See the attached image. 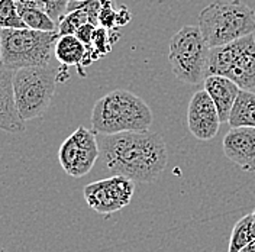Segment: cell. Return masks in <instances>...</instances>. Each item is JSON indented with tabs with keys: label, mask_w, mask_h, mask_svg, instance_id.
<instances>
[{
	"label": "cell",
	"mask_w": 255,
	"mask_h": 252,
	"mask_svg": "<svg viewBox=\"0 0 255 252\" xmlns=\"http://www.w3.org/2000/svg\"><path fill=\"white\" fill-rule=\"evenodd\" d=\"M97 139L103 168L112 175L152 183L167 167V145L159 133L149 129L100 135Z\"/></svg>",
	"instance_id": "1"
},
{
	"label": "cell",
	"mask_w": 255,
	"mask_h": 252,
	"mask_svg": "<svg viewBox=\"0 0 255 252\" xmlns=\"http://www.w3.org/2000/svg\"><path fill=\"white\" fill-rule=\"evenodd\" d=\"M151 108L139 96L118 89L100 97L92 112V129L97 135L146 130L152 125Z\"/></svg>",
	"instance_id": "2"
},
{
	"label": "cell",
	"mask_w": 255,
	"mask_h": 252,
	"mask_svg": "<svg viewBox=\"0 0 255 252\" xmlns=\"http://www.w3.org/2000/svg\"><path fill=\"white\" fill-rule=\"evenodd\" d=\"M200 32L210 48L255 32V12L242 0H216L199 13Z\"/></svg>",
	"instance_id": "3"
},
{
	"label": "cell",
	"mask_w": 255,
	"mask_h": 252,
	"mask_svg": "<svg viewBox=\"0 0 255 252\" xmlns=\"http://www.w3.org/2000/svg\"><path fill=\"white\" fill-rule=\"evenodd\" d=\"M60 65L25 67L13 71V96L16 109L26 122L44 116L49 109L60 81Z\"/></svg>",
	"instance_id": "4"
},
{
	"label": "cell",
	"mask_w": 255,
	"mask_h": 252,
	"mask_svg": "<svg viewBox=\"0 0 255 252\" xmlns=\"http://www.w3.org/2000/svg\"><path fill=\"white\" fill-rule=\"evenodd\" d=\"M58 31H36L31 28L0 29L3 67L16 71L25 67L51 64Z\"/></svg>",
	"instance_id": "5"
},
{
	"label": "cell",
	"mask_w": 255,
	"mask_h": 252,
	"mask_svg": "<svg viewBox=\"0 0 255 252\" xmlns=\"http://www.w3.org/2000/svg\"><path fill=\"white\" fill-rule=\"evenodd\" d=\"M168 48V63L175 79L186 84L205 81L210 47L199 26H183L173 35Z\"/></svg>",
	"instance_id": "6"
},
{
	"label": "cell",
	"mask_w": 255,
	"mask_h": 252,
	"mask_svg": "<svg viewBox=\"0 0 255 252\" xmlns=\"http://www.w3.org/2000/svg\"><path fill=\"white\" fill-rule=\"evenodd\" d=\"M207 76H225L239 89L255 90V36H242L229 44L210 48ZM206 76V77H207Z\"/></svg>",
	"instance_id": "7"
},
{
	"label": "cell",
	"mask_w": 255,
	"mask_h": 252,
	"mask_svg": "<svg viewBox=\"0 0 255 252\" xmlns=\"http://www.w3.org/2000/svg\"><path fill=\"white\" fill-rule=\"evenodd\" d=\"M100 158V146L97 133L93 129L79 126L65 141L58 151V161L70 177L80 178L89 174L97 159Z\"/></svg>",
	"instance_id": "8"
},
{
	"label": "cell",
	"mask_w": 255,
	"mask_h": 252,
	"mask_svg": "<svg viewBox=\"0 0 255 252\" xmlns=\"http://www.w3.org/2000/svg\"><path fill=\"white\" fill-rule=\"evenodd\" d=\"M135 181L124 175H112L87 184L83 194L90 209L100 215H111L130 203Z\"/></svg>",
	"instance_id": "9"
},
{
	"label": "cell",
	"mask_w": 255,
	"mask_h": 252,
	"mask_svg": "<svg viewBox=\"0 0 255 252\" xmlns=\"http://www.w3.org/2000/svg\"><path fill=\"white\" fill-rule=\"evenodd\" d=\"M221 124L218 109L205 89L191 96L187 108V126L196 139L212 141L218 135Z\"/></svg>",
	"instance_id": "10"
},
{
	"label": "cell",
	"mask_w": 255,
	"mask_h": 252,
	"mask_svg": "<svg viewBox=\"0 0 255 252\" xmlns=\"http://www.w3.org/2000/svg\"><path fill=\"white\" fill-rule=\"evenodd\" d=\"M223 154L241 170L255 171V127H231L223 138Z\"/></svg>",
	"instance_id": "11"
},
{
	"label": "cell",
	"mask_w": 255,
	"mask_h": 252,
	"mask_svg": "<svg viewBox=\"0 0 255 252\" xmlns=\"http://www.w3.org/2000/svg\"><path fill=\"white\" fill-rule=\"evenodd\" d=\"M26 125L16 109L13 96V71L0 67V130L22 133Z\"/></svg>",
	"instance_id": "12"
},
{
	"label": "cell",
	"mask_w": 255,
	"mask_h": 252,
	"mask_svg": "<svg viewBox=\"0 0 255 252\" xmlns=\"http://www.w3.org/2000/svg\"><path fill=\"white\" fill-rule=\"evenodd\" d=\"M205 90L207 92V95L210 96V99L213 100L221 122L222 124H228L229 115L232 111V106L237 100L239 93V86L237 83H234L231 79L225 77V76H207L205 81Z\"/></svg>",
	"instance_id": "13"
},
{
	"label": "cell",
	"mask_w": 255,
	"mask_h": 252,
	"mask_svg": "<svg viewBox=\"0 0 255 252\" xmlns=\"http://www.w3.org/2000/svg\"><path fill=\"white\" fill-rule=\"evenodd\" d=\"M87 52V47L80 41L76 35H63L57 39L54 57L58 60V63L63 65H74L77 67L80 76L86 77V71L83 68V61Z\"/></svg>",
	"instance_id": "14"
},
{
	"label": "cell",
	"mask_w": 255,
	"mask_h": 252,
	"mask_svg": "<svg viewBox=\"0 0 255 252\" xmlns=\"http://www.w3.org/2000/svg\"><path fill=\"white\" fill-rule=\"evenodd\" d=\"M228 124L231 127H255V93L253 90H239Z\"/></svg>",
	"instance_id": "15"
},
{
	"label": "cell",
	"mask_w": 255,
	"mask_h": 252,
	"mask_svg": "<svg viewBox=\"0 0 255 252\" xmlns=\"http://www.w3.org/2000/svg\"><path fill=\"white\" fill-rule=\"evenodd\" d=\"M17 12L22 17L23 23L26 28L36 29V31H57V22L51 19V16L45 12V9L33 4H26V3H17Z\"/></svg>",
	"instance_id": "16"
},
{
	"label": "cell",
	"mask_w": 255,
	"mask_h": 252,
	"mask_svg": "<svg viewBox=\"0 0 255 252\" xmlns=\"http://www.w3.org/2000/svg\"><path fill=\"white\" fill-rule=\"evenodd\" d=\"M253 239H255V219L253 213H248L235 223L229 238L228 252H242Z\"/></svg>",
	"instance_id": "17"
},
{
	"label": "cell",
	"mask_w": 255,
	"mask_h": 252,
	"mask_svg": "<svg viewBox=\"0 0 255 252\" xmlns=\"http://www.w3.org/2000/svg\"><path fill=\"white\" fill-rule=\"evenodd\" d=\"M89 22H90V16L84 9H81V7L74 9V10L67 12L58 20L57 31L60 33V36H63V35H76V32L79 31L80 26H83L84 23H89Z\"/></svg>",
	"instance_id": "18"
},
{
	"label": "cell",
	"mask_w": 255,
	"mask_h": 252,
	"mask_svg": "<svg viewBox=\"0 0 255 252\" xmlns=\"http://www.w3.org/2000/svg\"><path fill=\"white\" fill-rule=\"evenodd\" d=\"M26 28L17 12L16 0H0V29Z\"/></svg>",
	"instance_id": "19"
},
{
	"label": "cell",
	"mask_w": 255,
	"mask_h": 252,
	"mask_svg": "<svg viewBox=\"0 0 255 252\" xmlns=\"http://www.w3.org/2000/svg\"><path fill=\"white\" fill-rule=\"evenodd\" d=\"M121 38V33L116 32L115 29V33H113V29L109 31L103 26H97L95 31V35H93V41H92V45L90 47L95 49L96 52L100 55V58L106 54H109L112 51V45Z\"/></svg>",
	"instance_id": "20"
},
{
	"label": "cell",
	"mask_w": 255,
	"mask_h": 252,
	"mask_svg": "<svg viewBox=\"0 0 255 252\" xmlns=\"http://www.w3.org/2000/svg\"><path fill=\"white\" fill-rule=\"evenodd\" d=\"M115 0H103L99 12V26L106 29H118V9Z\"/></svg>",
	"instance_id": "21"
},
{
	"label": "cell",
	"mask_w": 255,
	"mask_h": 252,
	"mask_svg": "<svg viewBox=\"0 0 255 252\" xmlns=\"http://www.w3.org/2000/svg\"><path fill=\"white\" fill-rule=\"evenodd\" d=\"M70 0H45V12L58 25V20L67 13Z\"/></svg>",
	"instance_id": "22"
},
{
	"label": "cell",
	"mask_w": 255,
	"mask_h": 252,
	"mask_svg": "<svg viewBox=\"0 0 255 252\" xmlns=\"http://www.w3.org/2000/svg\"><path fill=\"white\" fill-rule=\"evenodd\" d=\"M96 25L93 23H84L83 26H80L79 31L76 32V36L79 38L80 41L86 45V47H90L92 45V41H93V35L96 31Z\"/></svg>",
	"instance_id": "23"
},
{
	"label": "cell",
	"mask_w": 255,
	"mask_h": 252,
	"mask_svg": "<svg viewBox=\"0 0 255 252\" xmlns=\"http://www.w3.org/2000/svg\"><path fill=\"white\" fill-rule=\"evenodd\" d=\"M130 19H132V13L129 12L127 6H122L121 9H118V28L125 26L130 22Z\"/></svg>",
	"instance_id": "24"
},
{
	"label": "cell",
	"mask_w": 255,
	"mask_h": 252,
	"mask_svg": "<svg viewBox=\"0 0 255 252\" xmlns=\"http://www.w3.org/2000/svg\"><path fill=\"white\" fill-rule=\"evenodd\" d=\"M17 3H26V4H33V6H39L42 9H45V0H16Z\"/></svg>",
	"instance_id": "25"
},
{
	"label": "cell",
	"mask_w": 255,
	"mask_h": 252,
	"mask_svg": "<svg viewBox=\"0 0 255 252\" xmlns=\"http://www.w3.org/2000/svg\"><path fill=\"white\" fill-rule=\"evenodd\" d=\"M242 252H255V239H253V241L242 250Z\"/></svg>",
	"instance_id": "26"
},
{
	"label": "cell",
	"mask_w": 255,
	"mask_h": 252,
	"mask_svg": "<svg viewBox=\"0 0 255 252\" xmlns=\"http://www.w3.org/2000/svg\"><path fill=\"white\" fill-rule=\"evenodd\" d=\"M0 67H3V63H1V44H0Z\"/></svg>",
	"instance_id": "27"
},
{
	"label": "cell",
	"mask_w": 255,
	"mask_h": 252,
	"mask_svg": "<svg viewBox=\"0 0 255 252\" xmlns=\"http://www.w3.org/2000/svg\"><path fill=\"white\" fill-rule=\"evenodd\" d=\"M0 252H7V251H6V250H4V248H3V247L0 245Z\"/></svg>",
	"instance_id": "28"
},
{
	"label": "cell",
	"mask_w": 255,
	"mask_h": 252,
	"mask_svg": "<svg viewBox=\"0 0 255 252\" xmlns=\"http://www.w3.org/2000/svg\"><path fill=\"white\" fill-rule=\"evenodd\" d=\"M253 216H254V219H255V209H254V212H253Z\"/></svg>",
	"instance_id": "29"
},
{
	"label": "cell",
	"mask_w": 255,
	"mask_h": 252,
	"mask_svg": "<svg viewBox=\"0 0 255 252\" xmlns=\"http://www.w3.org/2000/svg\"><path fill=\"white\" fill-rule=\"evenodd\" d=\"M70 1H79V0H70Z\"/></svg>",
	"instance_id": "30"
}]
</instances>
